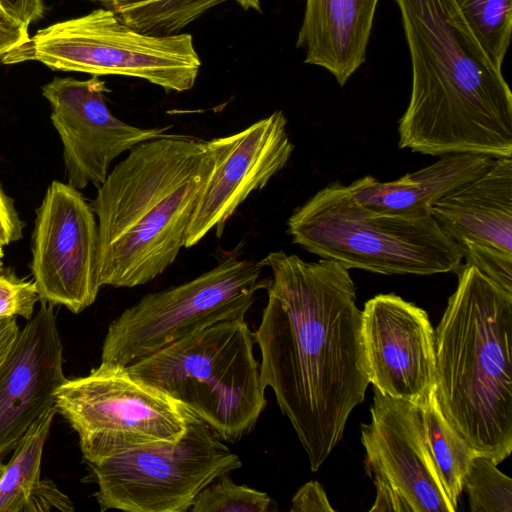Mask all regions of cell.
<instances>
[{"mask_svg":"<svg viewBox=\"0 0 512 512\" xmlns=\"http://www.w3.org/2000/svg\"><path fill=\"white\" fill-rule=\"evenodd\" d=\"M268 301L254 332L263 386L274 392L312 471L343 437L370 383L361 311L349 269L323 259L271 252Z\"/></svg>","mask_w":512,"mask_h":512,"instance_id":"1","label":"cell"},{"mask_svg":"<svg viewBox=\"0 0 512 512\" xmlns=\"http://www.w3.org/2000/svg\"><path fill=\"white\" fill-rule=\"evenodd\" d=\"M412 87L399 146L427 155L512 157V93L454 0H394Z\"/></svg>","mask_w":512,"mask_h":512,"instance_id":"2","label":"cell"},{"mask_svg":"<svg viewBox=\"0 0 512 512\" xmlns=\"http://www.w3.org/2000/svg\"><path fill=\"white\" fill-rule=\"evenodd\" d=\"M215 162L210 141L170 133L135 145L114 166L91 204L101 287L143 285L174 263Z\"/></svg>","mask_w":512,"mask_h":512,"instance_id":"3","label":"cell"},{"mask_svg":"<svg viewBox=\"0 0 512 512\" xmlns=\"http://www.w3.org/2000/svg\"><path fill=\"white\" fill-rule=\"evenodd\" d=\"M455 272L435 330L433 392L474 454L499 464L512 451V293L468 263Z\"/></svg>","mask_w":512,"mask_h":512,"instance_id":"4","label":"cell"},{"mask_svg":"<svg viewBox=\"0 0 512 512\" xmlns=\"http://www.w3.org/2000/svg\"><path fill=\"white\" fill-rule=\"evenodd\" d=\"M254 333L244 319L211 325L127 365L136 379L160 390L236 443L266 406Z\"/></svg>","mask_w":512,"mask_h":512,"instance_id":"5","label":"cell"},{"mask_svg":"<svg viewBox=\"0 0 512 512\" xmlns=\"http://www.w3.org/2000/svg\"><path fill=\"white\" fill-rule=\"evenodd\" d=\"M287 225L294 244L348 269L428 276L455 272L464 260L461 246L432 215L372 213L340 182L320 189L292 213Z\"/></svg>","mask_w":512,"mask_h":512,"instance_id":"6","label":"cell"},{"mask_svg":"<svg viewBox=\"0 0 512 512\" xmlns=\"http://www.w3.org/2000/svg\"><path fill=\"white\" fill-rule=\"evenodd\" d=\"M26 61L92 76L139 78L176 92L194 86L201 66L191 35L141 34L107 7L40 29L1 58L4 64Z\"/></svg>","mask_w":512,"mask_h":512,"instance_id":"7","label":"cell"},{"mask_svg":"<svg viewBox=\"0 0 512 512\" xmlns=\"http://www.w3.org/2000/svg\"><path fill=\"white\" fill-rule=\"evenodd\" d=\"M262 268L235 250L196 278L145 295L110 323L101 362L127 366L211 325L244 319L268 287Z\"/></svg>","mask_w":512,"mask_h":512,"instance_id":"8","label":"cell"},{"mask_svg":"<svg viewBox=\"0 0 512 512\" xmlns=\"http://www.w3.org/2000/svg\"><path fill=\"white\" fill-rule=\"evenodd\" d=\"M89 465L101 511L186 512L204 487L242 463L215 430L186 409V429L177 440L149 443Z\"/></svg>","mask_w":512,"mask_h":512,"instance_id":"9","label":"cell"},{"mask_svg":"<svg viewBox=\"0 0 512 512\" xmlns=\"http://www.w3.org/2000/svg\"><path fill=\"white\" fill-rule=\"evenodd\" d=\"M57 411L78 433L89 464L136 447L175 441L186 429V409L134 378L127 366L101 364L67 379L55 393Z\"/></svg>","mask_w":512,"mask_h":512,"instance_id":"10","label":"cell"},{"mask_svg":"<svg viewBox=\"0 0 512 512\" xmlns=\"http://www.w3.org/2000/svg\"><path fill=\"white\" fill-rule=\"evenodd\" d=\"M361 426L365 466L376 488L371 512H455L428 452L420 407L374 388Z\"/></svg>","mask_w":512,"mask_h":512,"instance_id":"11","label":"cell"},{"mask_svg":"<svg viewBox=\"0 0 512 512\" xmlns=\"http://www.w3.org/2000/svg\"><path fill=\"white\" fill-rule=\"evenodd\" d=\"M98 227L78 189L53 181L36 210L31 271L40 302L80 313L92 305L97 279Z\"/></svg>","mask_w":512,"mask_h":512,"instance_id":"12","label":"cell"},{"mask_svg":"<svg viewBox=\"0 0 512 512\" xmlns=\"http://www.w3.org/2000/svg\"><path fill=\"white\" fill-rule=\"evenodd\" d=\"M109 91L99 76L55 77L42 87L62 142L68 184L78 190L99 187L112 161L135 145L170 134L171 126L140 128L118 119L106 103Z\"/></svg>","mask_w":512,"mask_h":512,"instance_id":"13","label":"cell"},{"mask_svg":"<svg viewBox=\"0 0 512 512\" xmlns=\"http://www.w3.org/2000/svg\"><path fill=\"white\" fill-rule=\"evenodd\" d=\"M209 141L216 162L196 202L185 248L198 244L211 230L220 237L238 207L286 167L294 150L280 110L237 133Z\"/></svg>","mask_w":512,"mask_h":512,"instance_id":"14","label":"cell"},{"mask_svg":"<svg viewBox=\"0 0 512 512\" xmlns=\"http://www.w3.org/2000/svg\"><path fill=\"white\" fill-rule=\"evenodd\" d=\"M361 319L370 383L383 394L424 404L435 384V331L426 311L379 294L364 304Z\"/></svg>","mask_w":512,"mask_h":512,"instance_id":"15","label":"cell"},{"mask_svg":"<svg viewBox=\"0 0 512 512\" xmlns=\"http://www.w3.org/2000/svg\"><path fill=\"white\" fill-rule=\"evenodd\" d=\"M66 380L54 305L41 302L0 364V458L55 406V393Z\"/></svg>","mask_w":512,"mask_h":512,"instance_id":"16","label":"cell"},{"mask_svg":"<svg viewBox=\"0 0 512 512\" xmlns=\"http://www.w3.org/2000/svg\"><path fill=\"white\" fill-rule=\"evenodd\" d=\"M431 214L459 245L471 241L512 253V157L496 158L482 175L438 200Z\"/></svg>","mask_w":512,"mask_h":512,"instance_id":"17","label":"cell"},{"mask_svg":"<svg viewBox=\"0 0 512 512\" xmlns=\"http://www.w3.org/2000/svg\"><path fill=\"white\" fill-rule=\"evenodd\" d=\"M378 0H306L297 48L340 86L364 63Z\"/></svg>","mask_w":512,"mask_h":512,"instance_id":"18","label":"cell"},{"mask_svg":"<svg viewBox=\"0 0 512 512\" xmlns=\"http://www.w3.org/2000/svg\"><path fill=\"white\" fill-rule=\"evenodd\" d=\"M495 158L485 154H444L433 164L403 177L380 182L367 175L348 188L353 198L372 213L422 218L450 191L486 172Z\"/></svg>","mask_w":512,"mask_h":512,"instance_id":"19","label":"cell"},{"mask_svg":"<svg viewBox=\"0 0 512 512\" xmlns=\"http://www.w3.org/2000/svg\"><path fill=\"white\" fill-rule=\"evenodd\" d=\"M419 407L428 452L450 502L457 509L468 465L475 454L443 417L434 392Z\"/></svg>","mask_w":512,"mask_h":512,"instance_id":"20","label":"cell"},{"mask_svg":"<svg viewBox=\"0 0 512 512\" xmlns=\"http://www.w3.org/2000/svg\"><path fill=\"white\" fill-rule=\"evenodd\" d=\"M57 412L56 406L48 409L16 445L0 482V512H24L30 496L40 485L44 444Z\"/></svg>","mask_w":512,"mask_h":512,"instance_id":"21","label":"cell"},{"mask_svg":"<svg viewBox=\"0 0 512 512\" xmlns=\"http://www.w3.org/2000/svg\"><path fill=\"white\" fill-rule=\"evenodd\" d=\"M228 0H113L106 4L135 31L157 37L180 34L210 8Z\"/></svg>","mask_w":512,"mask_h":512,"instance_id":"22","label":"cell"},{"mask_svg":"<svg viewBox=\"0 0 512 512\" xmlns=\"http://www.w3.org/2000/svg\"><path fill=\"white\" fill-rule=\"evenodd\" d=\"M490 59L502 68L510 45L512 0H454Z\"/></svg>","mask_w":512,"mask_h":512,"instance_id":"23","label":"cell"},{"mask_svg":"<svg viewBox=\"0 0 512 512\" xmlns=\"http://www.w3.org/2000/svg\"><path fill=\"white\" fill-rule=\"evenodd\" d=\"M463 487L472 512H512V479L490 458L472 457Z\"/></svg>","mask_w":512,"mask_h":512,"instance_id":"24","label":"cell"},{"mask_svg":"<svg viewBox=\"0 0 512 512\" xmlns=\"http://www.w3.org/2000/svg\"><path fill=\"white\" fill-rule=\"evenodd\" d=\"M225 473L196 496L191 512H267L272 500L265 492L235 484Z\"/></svg>","mask_w":512,"mask_h":512,"instance_id":"25","label":"cell"},{"mask_svg":"<svg viewBox=\"0 0 512 512\" xmlns=\"http://www.w3.org/2000/svg\"><path fill=\"white\" fill-rule=\"evenodd\" d=\"M460 246L466 263L512 293V253L471 241L463 242Z\"/></svg>","mask_w":512,"mask_h":512,"instance_id":"26","label":"cell"},{"mask_svg":"<svg viewBox=\"0 0 512 512\" xmlns=\"http://www.w3.org/2000/svg\"><path fill=\"white\" fill-rule=\"evenodd\" d=\"M38 301L34 281L19 278L8 270H0V318L20 316L30 320Z\"/></svg>","mask_w":512,"mask_h":512,"instance_id":"27","label":"cell"},{"mask_svg":"<svg viewBox=\"0 0 512 512\" xmlns=\"http://www.w3.org/2000/svg\"><path fill=\"white\" fill-rule=\"evenodd\" d=\"M52 509L71 512L73 505L51 480H41L30 496L24 512H48Z\"/></svg>","mask_w":512,"mask_h":512,"instance_id":"28","label":"cell"},{"mask_svg":"<svg viewBox=\"0 0 512 512\" xmlns=\"http://www.w3.org/2000/svg\"><path fill=\"white\" fill-rule=\"evenodd\" d=\"M292 512H334L328 497L317 481L304 484L293 496L290 507Z\"/></svg>","mask_w":512,"mask_h":512,"instance_id":"29","label":"cell"},{"mask_svg":"<svg viewBox=\"0 0 512 512\" xmlns=\"http://www.w3.org/2000/svg\"><path fill=\"white\" fill-rule=\"evenodd\" d=\"M28 26L0 7V58L29 40Z\"/></svg>","mask_w":512,"mask_h":512,"instance_id":"30","label":"cell"},{"mask_svg":"<svg viewBox=\"0 0 512 512\" xmlns=\"http://www.w3.org/2000/svg\"><path fill=\"white\" fill-rule=\"evenodd\" d=\"M23 226L13 200L0 187V245L4 247L21 239Z\"/></svg>","mask_w":512,"mask_h":512,"instance_id":"31","label":"cell"},{"mask_svg":"<svg viewBox=\"0 0 512 512\" xmlns=\"http://www.w3.org/2000/svg\"><path fill=\"white\" fill-rule=\"evenodd\" d=\"M0 7L26 26L40 19L44 13L43 0H0Z\"/></svg>","mask_w":512,"mask_h":512,"instance_id":"32","label":"cell"},{"mask_svg":"<svg viewBox=\"0 0 512 512\" xmlns=\"http://www.w3.org/2000/svg\"><path fill=\"white\" fill-rule=\"evenodd\" d=\"M19 333L20 328L15 316L0 318V357L11 349Z\"/></svg>","mask_w":512,"mask_h":512,"instance_id":"33","label":"cell"},{"mask_svg":"<svg viewBox=\"0 0 512 512\" xmlns=\"http://www.w3.org/2000/svg\"><path fill=\"white\" fill-rule=\"evenodd\" d=\"M242 8L248 10V9H254L257 11L261 10V1L262 0H236Z\"/></svg>","mask_w":512,"mask_h":512,"instance_id":"34","label":"cell"},{"mask_svg":"<svg viewBox=\"0 0 512 512\" xmlns=\"http://www.w3.org/2000/svg\"><path fill=\"white\" fill-rule=\"evenodd\" d=\"M5 468H6V464H4V463L2 462V458H0V482H1L2 477H3V475H4Z\"/></svg>","mask_w":512,"mask_h":512,"instance_id":"35","label":"cell"},{"mask_svg":"<svg viewBox=\"0 0 512 512\" xmlns=\"http://www.w3.org/2000/svg\"><path fill=\"white\" fill-rule=\"evenodd\" d=\"M3 257H4V251H3V247L0 245V270L3 267Z\"/></svg>","mask_w":512,"mask_h":512,"instance_id":"36","label":"cell"},{"mask_svg":"<svg viewBox=\"0 0 512 512\" xmlns=\"http://www.w3.org/2000/svg\"><path fill=\"white\" fill-rule=\"evenodd\" d=\"M91 1H99V2H102L104 5L112 2L113 0H91Z\"/></svg>","mask_w":512,"mask_h":512,"instance_id":"37","label":"cell"},{"mask_svg":"<svg viewBox=\"0 0 512 512\" xmlns=\"http://www.w3.org/2000/svg\"><path fill=\"white\" fill-rule=\"evenodd\" d=\"M8 352H9V351H8ZM8 352H7V353H8ZM7 353H6L5 355H3V356H1V357H0V364H1V363L3 362V360L5 359V357H6Z\"/></svg>","mask_w":512,"mask_h":512,"instance_id":"38","label":"cell"}]
</instances>
